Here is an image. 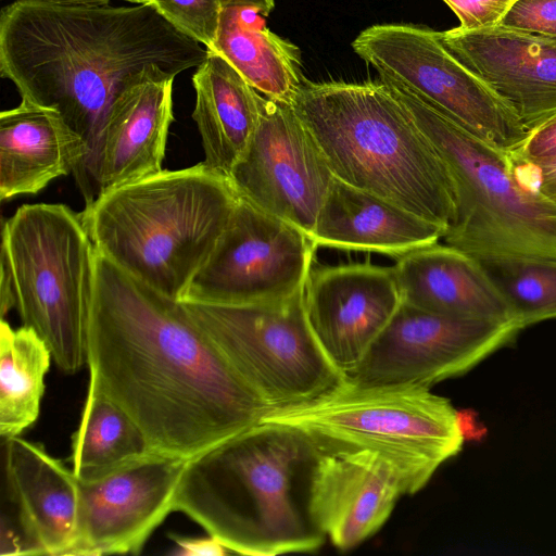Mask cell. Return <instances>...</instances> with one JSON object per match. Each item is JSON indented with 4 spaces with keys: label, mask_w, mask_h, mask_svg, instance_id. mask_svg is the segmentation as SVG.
<instances>
[{
    "label": "cell",
    "mask_w": 556,
    "mask_h": 556,
    "mask_svg": "<svg viewBox=\"0 0 556 556\" xmlns=\"http://www.w3.org/2000/svg\"><path fill=\"white\" fill-rule=\"evenodd\" d=\"M149 451L129 415L89 383L81 419L72 437L73 472L79 479L102 475Z\"/></svg>",
    "instance_id": "26"
},
{
    "label": "cell",
    "mask_w": 556,
    "mask_h": 556,
    "mask_svg": "<svg viewBox=\"0 0 556 556\" xmlns=\"http://www.w3.org/2000/svg\"><path fill=\"white\" fill-rule=\"evenodd\" d=\"M520 330L516 323L451 317L401 303L361 365L343 378L363 386L430 388L467 372Z\"/></svg>",
    "instance_id": "12"
},
{
    "label": "cell",
    "mask_w": 556,
    "mask_h": 556,
    "mask_svg": "<svg viewBox=\"0 0 556 556\" xmlns=\"http://www.w3.org/2000/svg\"><path fill=\"white\" fill-rule=\"evenodd\" d=\"M508 154L531 162L556 156V115L530 131L525 142Z\"/></svg>",
    "instance_id": "31"
},
{
    "label": "cell",
    "mask_w": 556,
    "mask_h": 556,
    "mask_svg": "<svg viewBox=\"0 0 556 556\" xmlns=\"http://www.w3.org/2000/svg\"><path fill=\"white\" fill-rule=\"evenodd\" d=\"M534 163L540 168L539 193L556 204V156Z\"/></svg>",
    "instance_id": "33"
},
{
    "label": "cell",
    "mask_w": 556,
    "mask_h": 556,
    "mask_svg": "<svg viewBox=\"0 0 556 556\" xmlns=\"http://www.w3.org/2000/svg\"><path fill=\"white\" fill-rule=\"evenodd\" d=\"M386 84L452 176L456 210L444 242L471 255L556 257V204L516 182L508 153L475 137L407 90Z\"/></svg>",
    "instance_id": "8"
},
{
    "label": "cell",
    "mask_w": 556,
    "mask_h": 556,
    "mask_svg": "<svg viewBox=\"0 0 556 556\" xmlns=\"http://www.w3.org/2000/svg\"><path fill=\"white\" fill-rule=\"evenodd\" d=\"M238 201L229 177L203 161L111 189L85 205L80 217L99 253L182 301Z\"/></svg>",
    "instance_id": "5"
},
{
    "label": "cell",
    "mask_w": 556,
    "mask_h": 556,
    "mask_svg": "<svg viewBox=\"0 0 556 556\" xmlns=\"http://www.w3.org/2000/svg\"><path fill=\"white\" fill-rule=\"evenodd\" d=\"M181 302L270 409L314 399L343 378L311 329L304 289L251 304Z\"/></svg>",
    "instance_id": "9"
},
{
    "label": "cell",
    "mask_w": 556,
    "mask_h": 556,
    "mask_svg": "<svg viewBox=\"0 0 556 556\" xmlns=\"http://www.w3.org/2000/svg\"><path fill=\"white\" fill-rule=\"evenodd\" d=\"M315 245L299 227L240 199L182 301L251 304L304 289Z\"/></svg>",
    "instance_id": "11"
},
{
    "label": "cell",
    "mask_w": 556,
    "mask_h": 556,
    "mask_svg": "<svg viewBox=\"0 0 556 556\" xmlns=\"http://www.w3.org/2000/svg\"><path fill=\"white\" fill-rule=\"evenodd\" d=\"M96 252L89 383L129 415L149 451L188 460L258 424L269 406L182 302Z\"/></svg>",
    "instance_id": "1"
},
{
    "label": "cell",
    "mask_w": 556,
    "mask_h": 556,
    "mask_svg": "<svg viewBox=\"0 0 556 556\" xmlns=\"http://www.w3.org/2000/svg\"><path fill=\"white\" fill-rule=\"evenodd\" d=\"M402 303L393 267L368 263L311 269L304 307L320 348L346 377L363 362Z\"/></svg>",
    "instance_id": "15"
},
{
    "label": "cell",
    "mask_w": 556,
    "mask_h": 556,
    "mask_svg": "<svg viewBox=\"0 0 556 556\" xmlns=\"http://www.w3.org/2000/svg\"><path fill=\"white\" fill-rule=\"evenodd\" d=\"M229 179L240 199L311 236L333 174L292 104L263 97L255 132Z\"/></svg>",
    "instance_id": "13"
},
{
    "label": "cell",
    "mask_w": 556,
    "mask_h": 556,
    "mask_svg": "<svg viewBox=\"0 0 556 556\" xmlns=\"http://www.w3.org/2000/svg\"><path fill=\"white\" fill-rule=\"evenodd\" d=\"M384 83L401 87L488 144L509 153L529 131L510 108L442 43L439 31L379 24L352 42Z\"/></svg>",
    "instance_id": "10"
},
{
    "label": "cell",
    "mask_w": 556,
    "mask_h": 556,
    "mask_svg": "<svg viewBox=\"0 0 556 556\" xmlns=\"http://www.w3.org/2000/svg\"><path fill=\"white\" fill-rule=\"evenodd\" d=\"M176 29L206 49L214 45L224 5L219 0H151Z\"/></svg>",
    "instance_id": "28"
},
{
    "label": "cell",
    "mask_w": 556,
    "mask_h": 556,
    "mask_svg": "<svg viewBox=\"0 0 556 556\" xmlns=\"http://www.w3.org/2000/svg\"><path fill=\"white\" fill-rule=\"evenodd\" d=\"M0 263L23 326L67 374L87 364L96 247L80 213L60 203L20 206L2 223Z\"/></svg>",
    "instance_id": "7"
},
{
    "label": "cell",
    "mask_w": 556,
    "mask_h": 556,
    "mask_svg": "<svg viewBox=\"0 0 556 556\" xmlns=\"http://www.w3.org/2000/svg\"><path fill=\"white\" fill-rule=\"evenodd\" d=\"M320 444L306 432L260 421L187 460L174 511L230 552L277 556L317 551L325 535L308 511Z\"/></svg>",
    "instance_id": "3"
},
{
    "label": "cell",
    "mask_w": 556,
    "mask_h": 556,
    "mask_svg": "<svg viewBox=\"0 0 556 556\" xmlns=\"http://www.w3.org/2000/svg\"><path fill=\"white\" fill-rule=\"evenodd\" d=\"M444 233V227L333 176L311 237L316 247L400 257Z\"/></svg>",
    "instance_id": "21"
},
{
    "label": "cell",
    "mask_w": 556,
    "mask_h": 556,
    "mask_svg": "<svg viewBox=\"0 0 556 556\" xmlns=\"http://www.w3.org/2000/svg\"><path fill=\"white\" fill-rule=\"evenodd\" d=\"M403 495L401 473L379 453L320 445L309 477L308 511L337 548H354L375 534Z\"/></svg>",
    "instance_id": "16"
},
{
    "label": "cell",
    "mask_w": 556,
    "mask_h": 556,
    "mask_svg": "<svg viewBox=\"0 0 556 556\" xmlns=\"http://www.w3.org/2000/svg\"><path fill=\"white\" fill-rule=\"evenodd\" d=\"M392 267L402 303L451 317L518 324L476 257L460 249L435 242L397 257Z\"/></svg>",
    "instance_id": "20"
},
{
    "label": "cell",
    "mask_w": 556,
    "mask_h": 556,
    "mask_svg": "<svg viewBox=\"0 0 556 556\" xmlns=\"http://www.w3.org/2000/svg\"><path fill=\"white\" fill-rule=\"evenodd\" d=\"M204 163L229 177L258 124L263 96L222 55L208 51L192 76Z\"/></svg>",
    "instance_id": "23"
},
{
    "label": "cell",
    "mask_w": 556,
    "mask_h": 556,
    "mask_svg": "<svg viewBox=\"0 0 556 556\" xmlns=\"http://www.w3.org/2000/svg\"><path fill=\"white\" fill-rule=\"evenodd\" d=\"M87 147L54 110L26 101L0 114V199L36 194L75 174Z\"/></svg>",
    "instance_id": "22"
},
{
    "label": "cell",
    "mask_w": 556,
    "mask_h": 556,
    "mask_svg": "<svg viewBox=\"0 0 556 556\" xmlns=\"http://www.w3.org/2000/svg\"><path fill=\"white\" fill-rule=\"evenodd\" d=\"M206 56L151 4L14 0L0 13V74L85 141L74 176L121 92L144 78L175 79Z\"/></svg>",
    "instance_id": "2"
},
{
    "label": "cell",
    "mask_w": 556,
    "mask_h": 556,
    "mask_svg": "<svg viewBox=\"0 0 556 556\" xmlns=\"http://www.w3.org/2000/svg\"><path fill=\"white\" fill-rule=\"evenodd\" d=\"M291 104L334 177L446 231L456 210L452 176L384 81L304 80Z\"/></svg>",
    "instance_id": "4"
},
{
    "label": "cell",
    "mask_w": 556,
    "mask_h": 556,
    "mask_svg": "<svg viewBox=\"0 0 556 556\" xmlns=\"http://www.w3.org/2000/svg\"><path fill=\"white\" fill-rule=\"evenodd\" d=\"M172 540L176 543L177 555L182 556H223L230 551L212 535L206 538H190L172 534Z\"/></svg>",
    "instance_id": "32"
},
{
    "label": "cell",
    "mask_w": 556,
    "mask_h": 556,
    "mask_svg": "<svg viewBox=\"0 0 556 556\" xmlns=\"http://www.w3.org/2000/svg\"><path fill=\"white\" fill-rule=\"evenodd\" d=\"M439 37L529 132L556 115V37L501 25L455 27L439 31Z\"/></svg>",
    "instance_id": "17"
},
{
    "label": "cell",
    "mask_w": 556,
    "mask_h": 556,
    "mask_svg": "<svg viewBox=\"0 0 556 556\" xmlns=\"http://www.w3.org/2000/svg\"><path fill=\"white\" fill-rule=\"evenodd\" d=\"M174 79L144 78L111 105L92 153L75 176L86 205L102 193L162 170L174 122Z\"/></svg>",
    "instance_id": "18"
},
{
    "label": "cell",
    "mask_w": 556,
    "mask_h": 556,
    "mask_svg": "<svg viewBox=\"0 0 556 556\" xmlns=\"http://www.w3.org/2000/svg\"><path fill=\"white\" fill-rule=\"evenodd\" d=\"M4 472L27 554L75 555L80 540L78 480L42 445L5 439Z\"/></svg>",
    "instance_id": "19"
},
{
    "label": "cell",
    "mask_w": 556,
    "mask_h": 556,
    "mask_svg": "<svg viewBox=\"0 0 556 556\" xmlns=\"http://www.w3.org/2000/svg\"><path fill=\"white\" fill-rule=\"evenodd\" d=\"M187 459L147 451L78 480L80 540L75 555L138 554L170 511Z\"/></svg>",
    "instance_id": "14"
},
{
    "label": "cell",
    "mask_w": 556,
    "mask_h": 556,
    "mask_svg": "<svg viewBox=\"0 0 556 556\" xmlns=\"http://www.w3.org/2000/svg\"><path fill=\"white\" fill-rule=\"evenodd\" d=\"M265 15L250 5L223 8L212 48L265 98L291 103L303 81L301 52L266 27Z\"/></svg>",
    "instance_id": "24"
},
{
    "label": "cell",
    "mask_w": 556,
    "mask_h": 556,
    "mask_svg": "<svg viewBox=\"0 0 556 556\" xmlns=\"http://www.w3.org/2000/svg\"><path fill=\"white\" fill-rule=\"evenodd\" d=\"M261 421L298 428L325 447L379 453L399 470L407 495L458 454L468 434L462 413L428 387L345 378L314 399L270 409Z\"/></svg>",
    "instance_id": "6"
},
{
    "label": "cell",
    "mask_w": 556,
    "mask_h": 556,
    "mask_svg": "<svg viewBox=\"0 0 556 556\" xmlns=\"http://www.w3.org/2000/svg\"><path fill=\"white\" fill-rule=\"evenodd\" d=\"M498 25L556 37V0H515Z\"/></svg>",
    "instance_id": "29"
},
{
    "label": "cell",
    "mask_w": 556,
    "mask_h": 556,
    "mask_svg": "<svg viewBox=\"0 0 556 556\" xmlns=\"http://www.w3.org/2000/svg\"><path fill=\"white\" fill-rule=\"evenodd\" d=\"M472 256L522 329L556 319V257L525 254Z\"/></svg>",
    "instance_id": "27"
},
{
    "label": "cell",
    "mask_w": 556,
    "mask_h": 556,
    "mask_svg": "<svg viewBox=\"0 0 556 556\" xmlns=\"http://www.w3.org/2000/svg\"><path fill=\"white\" fill-rule=\"evenodd\" d=\"M65 2L110 3L111 0H58Z\"/></svg>",
    "instance_id": "35"
},
{
    "label": "cell",
    "mask_w": 556,
    "mask_h": 556,
    "mask_svg": "<svg viewBox=\"0 0 556 556\" xmlns=\"http://www.w3.org/2000/svg\"><path fill=\"white\" fill-rule=\"evenodd\" d=\"M224 7L227 5H250L261 10L266 16L275 8V0H219Z\"/></svg>",
    "instance_id": "34"
},
{
    "label": "cell",
    "mask_w": 556,
    "mask_h": 556,
    "mask_svg": "<svg viewBox=\"0 0 556 556\" xmlns=\"http://www.w3.org/2000/svg\"><path fill=\"white\" fill-rule=\"evenodd\" d=\"M52 354L30 328L0 324V434L20 435L38 418Z\"/></svg>",
    "instance_id": "25"
},
{
    "label": "cell",
    "mask_w": 556,
    "mask_h": 556,
    "mask_svg": "<svg viewBox=\"0 0 556 556\" xmlns=\"http://www.w3.org/2000/svg\"><path fill=\"white\" fill-rule=\"evenodd\" d=\"M459 20L463 29L498 25L515 0H443Z\"/></svg>",
    "instance_id": "30"
},
{
    "label": "cell",
    "mask_w": 556,
    "mask_h": 556,
    "mask_svg": "<svg viewBox=\"0 0 556 556\" xmlns=\"http://www.w3.org/2000/svg\"><path fill=\"white\" fill-rule=\"evenodd\" d=\"M123 1H127L132 4H150L151 3V0H123Z\"/></svg>",
    "instance_id": "36"
}]
</instances>
